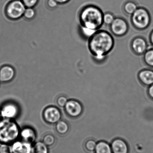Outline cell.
<instances>
[{
  "mask_svg": "<svg viewBox=\"0 0 153 153\" xmlns=\"http://www.w3.org/2000/svg\"><path fill=\"white\" fill-rule=\"evenodd\" d=\"M36 131L32 127L25 126L20 129L19 139L33 145L36 142Z\"/></svg>",
  "mask_w": 153,
  "mask_h": 153,
  "instance_id": "4fadbf2b",
  "label": "cell"
},
{
  "mask_svg": "<svg viewBox=\"0 0 153 153\" xmlns=\"http://www.w3.org/2000/svg\"><path fill=\"white\" fill-rule=\"evenodd\" d=\"M33 144L19 139L10 144L11 153H32Z\"/></svg>",
  "mask_w": 153,
  "mask_h": 153,
  "instance_id": "7c38bea8",
  "label": "cell"
},
{
  "mask_svg": "<svg viewBox=\"0 0 153 153\" xmlns=\"http://www.w3.org/2000/svg\"><path fill=\"white\" fill-rule=\"evenodd\" d=\"M103 13L99 8L93 5L84 7L79 14L81 26L99 30L102 25Z\"/></svg>",
  "mask_w": 153,
  "mask_h": 153,
  "instance_id": "7a4b0ae2",
  "label": "cell"
},
{
  "mask_svg": "<svg viewBox=\"0 0 153 153\" xmlns=\"http://www.w3.org/2000/svg\"><path fill=\"white\" fill-rule=\"evenodd\" d=\"M97 142L93 140H89L85 143V148L88 151H94L96 147Z\"/></svg>",
  "mask_w": 153,
  "mask_h": 153,
  "instance_id": "d4e9b609",
  "label": "cell"
},
{
  "mask_svg": "<svg viewBox=\"0 0 153 153\" xmlns=\"http://www.w3.org/2000/svg\"><path fill=\"white\" fill-rule=\"evenodd\" d=\"M114 46L113 37L110 33L104 30H98L88 40V49L97 62L104 61Z\"/></svg>",
  "mask_w": 153,
  "mask_h": 153,
  "instance_id": "6da1fadb",
  "label": "cell"
},
{
  "mask_svg": "<svg viewBox=\"0 0 153 153\" xmlns=\"http://www.w3.org/2000/svg\"><path fill=\"white\" fill-rule=\"evenodd\" d=\"M2 119L15 120L20 114V108L17 103L9 101L2 104L0 107Z\"/></svg>",
  "mask_w": 153,
  "mask_h": 153,
  "instance_id": "8992f818",
  "label": "cell"
},
{
  "mask_svg": "<svg viewBox=\"0 0 153 153\" xmlns=\"http://www.w3.org/2000/svg\"><path fill=\"white\" fill-rule=\"evenodd\" d=\"M95 153H112L111 146L107 142L101 141L97 143Z\"/></svg>",
  "mask_w": 153,
  "mask_h": 153,
  "instance_id": "2e32d148",
  "label": "cell"
},
{
  "mask_svg": "<svg viewBox=\"0 0 153 153\" xmlns=\"http://www.w3.org/2000/svg\"><path fill=\"white\" fill-rule=\"evenodd\" d=\"M143 59L147 66L153 68V47L148 49L144 53Z\"/></svg>",
  "mask_w": 153,
  "mask_h": 153,
  "instance_id": "d6986e66",
  "label": "cell"
},
{
  "mask_svg": "<svg viewBox=\"0 0 153 153\" xmlns=\"http://www.w3.org/2000/svg\"><path fill=\"white\" fill-rule=\"evenodd\" d=\"M0 153H11L10 145L0 143Z\"/></svg>",
  "mask_w": 153,
  "mask_h": 153,
  "instance_id": "83f0119b",
  "label": "cell"
},
{
  "mask_svg": "<svg viewBox=\"0 0 153 153\" xmlns=\"http://www.w3.org/2000/svg\"><path fill=\"white\" fill-rule=\"evenodd\" d=\"M59 5L55 0H46V6L52 10H56Z\"/></svg>",
  "mask_w": 153,
  "mask_h": 153,
  "instance_id": "484cf974",
  "label": "cell"
},
{
  "mask_svg": "<svg viewBox=\"0 0 153 153\" xmlns=\"http://www.w3.org/2000/svg\"><path fill=\"white\" fill-rule=\"evenodd\" d=\"M148 93L149 96L153 99V84L149 86L148 89Z\"/></svg>",
  "mask_w": 153,
  "mask_h": 153,
  "instance_id": "f1b7e54d",
  "label": "cell"
},
{
  "mask_svg": "<svg viewBox=\"0 0 153 153\" xmlns=\"http://www.w3.org/2000/svg\"><path fill=\"white\" fill-rule=\"evenodd\" d=\"M59 5H64L70 1V0H55Z\"/></svg>",
  "mask_w": 153,
  "mask_h": 153,
  "instance_id": "f546056e",
  "label": "cell"
},
{
  "mask_svg": "<svg viewBox=\"0 0 153 153\" xmlns=\"http://www.w3.org/2000/svg\"><path fill=\"white\" fill-rule=\"evenodd\" d=\"M131 46L133 52L138 55H143L148 49L146 39L140 36L134 38L131 42Z\"/></svg>",
  "mask_w": 153,
  "mask_h": 153,
  "instance_id": "8fae6325",
  "label": "cell"
},
{
  "mask_svg": "<svg viewBox=\"0 0 153 153\" xmlns=\"http://www.w3.org/2000/svg\"><path fill=\"white\" fill-rule=\"evenodd\" d=\"M131 24L138 30H145L151 23V16L149 12L145 8L139 7L131 16Z\"/></svg>",
  "mask_w": 153,
  "mask_h": 153,
  "instance_id": "277c9868",
  "label": "cell"
},
{
  "mask_svg": "<svg viewBox=\"0 0 153 153\" xmlns=\"http://www.w3.org/2000/svg\"><path fill=\"white\" fill-rule=\"evenodd\" d=\"M115 19V17L111 13L106 12L103 14V23L106 25L110 26L112 23Z\"/></svg>",
  "mask_w": 153,
  "mask_h": 153,
  "instance_id": "603a6c76",
  "label": "cell"
},
{
  "mask_svg": "<svg viewBox=\"0 0 153 153\" xmlns=\"http://www.w3.org/2000/svg\"><path fill=\"white\" fill-rule=\"evenodd\" d=\"M20 128L15 120H0V143L10 145L19 139Z\"/></svg>",
  "mask_w": 153,
  "mask_h": 153,
  "instance_id": "3957f363",
  "label": "cell"
},
{
  "mask_svg": "<svg viewBox=\"0 0 153 153\" xmlns=\"http://www.w3.org/2000/svg\"><path fill=\"white\" fill-rule=\"evenodd\" d=\"M56 141L55 137L52 134H46L44 136L42 139V141L47 146H52L54 145Z\"/></svg>",
  "mask_w": 153,
  "mask_h": 153,
  "instance_id": "7402d4cb",
  "label": "cell"
},
{
  "mask_svg": "<svg viewBox=\"0 0 153 153\" xmlns=\"http://www.w3.org/2000/svg\"><path fill=\"white\" fill-rule=\"evenodd\" d=\"M149 40L151 45L153 47V30L150 33V35H149Z\"/></svg>",
  "mask_w": 153,
  "mask_h": 153,
  "instance_id": "4dcf8cb0",
  "label": "cell"
},
{
  "mask_svg": "<svg viewBox=\"0 0 153 153\" xmlns=\"http://www.w3.org/2000/svg\"><path fill=\"white\" fill-rule=\"evenodd\" d=\"M26 9L22 0H11L6 7V15L11 20H19L24 16Z\"/></svg>",
  "mask_w": 153,
  "mask_h": 153,
  "instance_id": "5b68a950",
  "label": "cell"
},
{
  "mask_svg": "<svg viewBox=\"0 0 153 153\" xmlns=\"http://www.w3.org/2000/svg\"><path fill=\"white\" fill-rule=\"evenodd\" d=\"M80 33L83 37L89 40L92 37L98 30H95L92 28H88L86 27L81 26L80 27Z\"/></svg>",
  "mask_w": 153,
  "mask_h": 153,
  "instance_id": "44dd1931",
  "label": "cell"
},
{
  "mask_svg": "<svg viewBox=\"0 0 153 153\" xmlns=\"http://www.w3.org/2000/svg\"><path fill=\"white\" fill-rule=\"evenodd\" d=\"M64 109L66 113L72 118L79 117L83 112V107L81 104L75 100H68Z\"/></svg>",
  "mask_w": 153,
  "mask_h": 153,
  "instance_id": "30bf717a",
  "label": "cell"
},
{
  "mask_svg": "<svg viewBox=\"0 0 153 153\" xmlns=\"http://www.w3.org/2000/svg\"><path fill=\"white\" fill-rule=\"evenodd\" d=\"M55 130L60 135H65L68 131V124L65 121L60 120L55 124Z\"/></svg>",
  "mask_w": 153,
  "mask_h": 153,
  "instance_id": "ac0fdd59",
  "label": "cell"
},
{
  "mask_svg": "<svg viewBox=\"0 0 153 153\" xmlns=\"http://www.w3.org/2000/svg\"><path fill=\"white\" fill-rule=\"evenodd\" d=\"M138 78L141 84L149 86L153 84V70L145 69L139 72Z\"/></svg>",
  "mask_w": 153,
  "mask_h": 153,
  "instance_id": "5bb4252c",
  "label": "cell"
},
{
  "mask_svg": "<svg viewBox=\"0 0 153 153\" xmlns=\"http://www.w3.org/2000/svg\"><path fill=\"white\" fill-rule=\"evenodd\" d=\"M110 27L112 33L117 36L125 35L128 30V23L122 18H115Z\"/></svg>",
  "mask_w": 153,
  "mask_h": 153,
  "instance_id": "ba28073f",
  "label": "cell"
},
{
  "mask_svg": "<svg viewBox=\"0 0 153 153\" xmlns=\"http://www.w3.org/2000/svg\"><path fill=\"white\" fill-rule=\"evenodd\" d=\"M1 83L0 82V87H1Z\"/></svg>",
  "mask_w": 153,
  "mask_h": 153,
  "instance_id": "d6a6232c",
  "label": "cell"
},
{
  "mask_svg": "<svg viewBox=\"0 0 153 153\" xmlns=\"http://www.w3.org/2000/svg\"><path fill=\"white\" fill-rule=\"evenodd\" d=\"M26 8H35L37 7L40 0H22Z\"/></svg>",
  "mask_w": 153,
  "mask_h": 153,
  "instance_id": "cb8c5ba5",
  "label": "cell"
},
{
  "mask_svg": "<svg viewBox=\"0 0 153 153\" xmlns=\"http://www.w3.org/2000/svg\"><path fill=\"white\" fill-rule=\"evenodd\" d=\"M42 117L44 120L48 124H55L61 120V112L56 106L50 105L44 110Z\"/></svg>",
  "mask_w": 153,
  "mask_h": 153,
  "instance_id": "52a82bcc",
  "label": "cell"
},
{
  "mask_svg": "<svg viewBox=\"0 0 153 153\" xmlns=\"http://www.w3.org/2000/svg\"><path fill=\"white\" fill-rule=\"evenodd\" d=\"M68 101V98L64 96H60L57 99V104L59 107H64Z\"/></svg>",
  "mask_w": 153,
  "mask_h": 153,
  "instance_id": "4316f807",
  "label": "cell"
},
{
  "mask_svg": "<svg viewBox=\"0 0 153 153\" xmlns=\"http://www.w3.org/2000/svg\"><path fill=\"white\" fill-rule=\"evenodd\" d=\"M48 147L42 141H37L33 144L32 153H49Z\"/></svg>",
  "mask_w": 153,
  "mask_h": 153,
  "instance_id": "e0dca14e",
  "label": "cell"
},
{
  "mask_svg": "<svg viewBox=\"0 0 153 153\" xmlns=\"http://www.w3.org/2000/svg\"><path fill=\"white\" fill-rule=\"evenodd\" d=\"M112 153H128V147L125 141L120 138H116L111 144Z\"/></svg>",
  "mask_w": 153,
  "mask_h": 153,
  "instance_id": "9a60e30c",
  "label": "cell"
},
{
  "mask_svg": "<svg viewBox=\"0 0 153 153\" xmlns=\"http://www.w3.org/2000/svg\"><path fill=\"white\" fill-rule=\"evenodd\" d=\"M138 8L137 4L134 1H128L123 6L124 12L128 15L131 16Z\"/></svg>",
  "mask_w": 153,
  "mask_h": 153,
  "instance_id": "ffe728a7",
  "label": "cell"
},
{
  "mask_svg": "<svg viewBox=\"0 0 153 153\" xmlns=\"http://www.w3.org/2000/svg\"><path fill=\"white\" fill-rule=\"evenodd\" d=\"M2 115H1V111H0V120H2Z\"/></svg>",
  "mask_w": 153,
  "mask_h": 153,
  "instance_id": "1f68e13d",
  "label": "cell"
},
{
  "mask_svg": "<svg viewBox=\"0 0 153 153\" xmlns=\"http://www.w3.org/2000/svg\"><path fill=\"white\" fill-rule=\"evenodd\" d=\"M16 70L10 65H6L0 68V82L3 84H9L15 81Z\"/></svg>",
  "mask_w": 153,
  "mask_h": 153,
  "instance_id": "9c48e42d",
  "label": "cell"
}]
</instances>
